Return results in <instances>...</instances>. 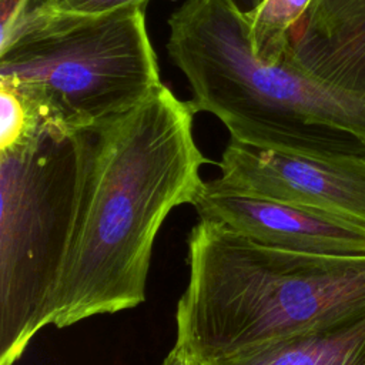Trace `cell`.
I'll list each match as a JSON object with an SVG mask.
<instances>
[{
  "label": "cell",
  "instance_id": "6da1fadb",
  "mask_svg": "<svg viewBox=\"0 0 365 365\" xmlns=\"http://www.w3.org/2000/svg\"><path fill=\"white\" fill-rule=\"evenodd\" d=\"M194 111L161 84L135 107L74 135L78 163L71 240L47 325L58 329L145 301L154 241L204 181Z\"/></svg>",
  "mask_w": 365,
  "mask_h": 365
},
{
  "label": "cell",
  "instance_id": "7a4b0ae2",
  "mask_svg": "<svg viewBox=\"0 0 365 365\" xmlns=\"http://www.w3.org/2000/svg\"><path fill=\"white\" fill-rule=\"evenodd\" d=\"M188 282L175 348L194 365L322 329L365 312V255L288 251L200 220L187 238Z\"/></svg>",
  "mask_w": 365,
  "mask_h": 365
},
{
  "label": "cell",
  "instance_id": "3957f363",
  "mask_svg": "<svg viewBox=\"0 0 365 365\" xmlns=\"http://www.w3.org/2000/svg\"><path fill=\"white\" fill-rule=\"evenodd\" d=\"M170 60L194 113L215 115L238 143L298 155L365 160V98L282 56L259 60L228 0H187L168 19Z\"/></svg>",
  "mask_w": 365,
  "mask_h": 365
},
{
  "label": "cell",
  "instance_id": "277c9868",
  "mask_svg": "<svg viewBox=\"0 0 365 365\" xmlns=\"http://www.w3.org/2000/svg\"><path fill=\"white\" fill-rule=\"evenodd\" d=\"M144 9L83 14L41 0L0 43V84L64 135L135 107L163 84Z\"/></svg>",
  "mask_w": 365,
  "mask_h": 365
},
{
  "label": "cell",
  "instance_id": "5b68a950",
  "mask_svg": "<svg viewBox=\"0 0 365 365\" xmlns=\"http://www.w3.org/2000/svg\"><path fill=\"white\" fill-rule=\"evenodd\" d=\"M74 135L41 125L0 150V365H13L47 315L77 202Z\"/></svg>",
  "mask_w": 365,
  "mask_h": 365
},
{
  "label": "cell",
  "instance_id": "8992f818",
  "mask_svg": "<svg viewBox=\"0 0 365 365\" xmlns=\"http://www.w3.org/2000/svg\"><path fill=\"white\" fill-rule=\"evenodd\" d=\"M215 188L311 208L365 228V160L309 157L230 138Z\"/></svg>",
  "mask_w": 365,
  "mask_h": 365
},
{
  "label": "cell",
  "instance_id": "52a82bcc",
  "mask_svg": "<svg viewBox=\"0 0 365 365\" xmlns=\"http://www.w3.org/2000/svg\"><path fill=\"white\" fill-rule=\"evenodd\" d=\"M191 205L200 220L221 222L271 247L314 255H365V228L311 208L220 190L210 181Z\"/></svg>",
  "mask_w": 365,
  "mask_h": 365
},
{
  "label": "cell",
  "instance_id": "ba28073f",
  "mask_svg": "<svg viewBox=\"0 0 365 365\" xmlns=\"http://www.w3.org/2000/svg\"><path fill=\"white\" fill-rule=\"evenodd\" d=\"M284 56L312 77L365 98V0H312Z\"/></svg>",
  "mask_w": 365,
  "mask_h": 365
},
{
  "label": "cell",
  "instance_id": "9c48e42d",
  "mask_svg": "<svg viewBox=\"0 0 365 365\" xmlns=\"http://www.w3.org/2000/svg\"><path fill=\"white\" fill-rule=\"evenodd\" d=\"M200 365H365V312L322 329Z\"/></svg>",
  "mask_w": 365,
  "mask_h": 365
},
{
  "label": "cell",
  "instance_id": "30bf717a",
  "mask_svg": "<svg viewBox=\"0 0 365 365\" xmlns=\"http://www.w3.org/2000/svg\"><path fill=\"white\" fill-rule=\"evenodd\" d=\"M312 0H265L245 17L255 56L272 64L282 58L289 29L301 19Z\"/></svg>",
  "mask_w": 365,
  "mask_h": 365
},
{
  "label": "cell",
  "instance_id": "8fae6325",
  "mask_svg": "<svg viewBox=\"0 0 365 365\" xmlns=\"http://www.w3.org/2000/svg\"><path fill=\"white\" fill-rule=\"evenodd\" d=\"M41 125L23 97L0 84V150L20 144Z\"/></svg>",
  "mask_w": 365,
  "mask_h": 365
},
{
  "label": "cell",
  "instance_id": "7c38bea8",
  "mask_svg": "<svg viewBox=\"0 0 365 365\" xmlns=\"http://www.w3.org/2000/svg\"><path fill=\"white\" fill-rule=\"evenodd\" d=\"M43 1L57 10L83 13V14H100V13L117 10L127 6H134V4L145 6L148 3V0H43Z\"/></svg>",
  "mask_w": 365,
  "mask_h": 365
},
{
  "label": "cell",
  "instance_id": "4fadbf2b",
  "mask_svg": "<svg viewBox=\"0 0 365 365\" xmlns=\"http://www.w3.org/2000/svg\"><path fill=\"white\" fill-rule=\"evenodd\" d=\"M31 0H0V43L7 38L29 10Z\"/></svg>",
  "mask_w": 365,
  "mask_h": 365
},
{
  "label": "cell",
  "instance_id": "5bb4252c",
  "mask_svg": "<svg viewBox=\"0 0 365 365\" xmlns=\"http://www.w3.org/2000/svg\"><path fill=\"white\" fill-rule=\"evenodd\" d=\"M230 4L244 17L254 13L265 0H228Z\"/></svg>",
  "mask_w": 365,
  "mask_h": 365
}]
</instances>
